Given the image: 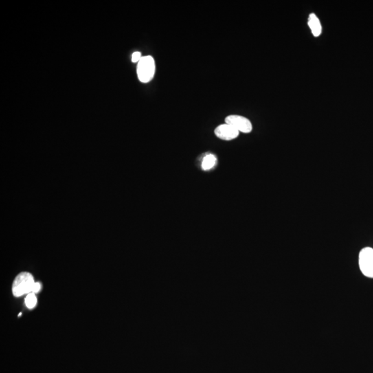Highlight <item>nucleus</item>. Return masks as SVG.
Masks as SVG:
<instances>
[{
	"mask_svg": "<svg viewBox=\"0 0 373 373\" xmlns=\"http://www.w3.org/2000/svg\"><path fill=\"white\" fill-rule=\"evenodd\" d=\"M155 71V61L152 56L143 57L138 63V77L143 83L150 82L154 78Z\"/></svg>",
	"mask_w": 373,
	"mask_h": 373,
	"instance_id": "2",
	"label": "nucleus"
},
{
	"mask_svg": "<svg viewBox=\"0 0 373 373\" xmlns=\"http://www.w3.org/2000/svg\"><path fill=\"white\" fill-rule=\"evenodd\" d=\"M142 58L143 57L141 56V52H134L133 54H132V62H134V63H137V62L139 63L140 60H141Z\"/></svg>",
	"mask_w": 373,
	"mask_h": 373,
	"instance_id": "9",
	"label": "nucleus"
},
{
	"mask_svg": "<svg viewBox=\"0 0 373 373\" xmlns=\"http://www.w3.org/2000/svg\"><path fill=\"white\" fill-rule=\"evenodd\" d=\"M42 289V285L40 282H36L33 287L32 293H38Z\"/></svg>",
	"mask_w": 373,
	"mask_h": 373,
	"instance_id": "10",
	"label": "nucleus"
},
{
	"mask_svg": "<svg viewBox=\"0 0 373 373\" xmlns=\"http://www.w3.org/2000/svg\"><path fill=\"white\" fill-rule=\"evenodd\" d=\"M308 26H309L310 30L312 35L315 37L321 36L322 33V27L320 20L318 18L315 14H311L308 17Z\"/></svg>",
	"mask_w": 373,
	"mask_h": 373,
	"instance_id": "6",
	"label": "nucleus"
},
{
	"mask_svg": "<svg viewBox=\"0 0 373 373\" xmlns=\"http://www.w3.org/2000/svg\"><path fill=\"white\" fill-rule=\"evenodd\" d=\"M225 123L230 125L238 132L249 134L253 131V124L247 117L238 115H230L226 117Z\"/></svg>",
	"mask_w": 373,
	"mask_h": 373,
	"instance_id": "4",
	"label": "nucleus"
},
{
	"mask_svg": "<svg viewBox=\"0 0 373 373\" xmlns=\"http://www.w3.org/2000/svg\"><path fill=\"white\" fill-rule=\"evenodd\" d=\"M359 265L361 273L368 278H373V249L365 247L360 252Z\"/></svg>",
	"mask_w": 373,
	"mask_h": 373,
	"instance_id": "3",
	"label": "nucleus"
},
{
	"mask_svg": "<svg viewBox=\"0 0 373 373\" xmlns=\"http://www.w3.org/2000/svg\"><path fill=\"white\" fill-rule=\"evenodd\" d=\"M36 283L31 273H22L15 279L12 286L13 295L16 297H22L25 294L32 293L33 287Z\"/></svg>",
	"mask_w": 373,
	"mask_h": 373,
	"instance_id": "1",
	"label": "nucleus"
},
{
	"mask_svg": "<svg viewBox=\"0 0 373 373\" xmlns=\"http://www.w3.org/2000/svg\"><path fill=\"white\" fill-rule=\"evenodd\" d=\"M216 159L212 154H209L205 156L202 162V168L204 170H209L213 168L216 165Z\"/></svg>",
	"mask_w": 373,
	"mask_h": 373,
	"instance_id": "7",
	"label": "nucleus"
},
{
	"mask_svg": "<svg viewBox=\"0 0 373 373\" xmlns=\"http://www.w3.org/2000/svg\"><path fill=\"white\" fill-rule=\"evenodd\" d=\"M37 302H38V300H37V297L35 293H29L26 297L25 304L29 309L34 308L36 306Z\"/></svg>",
	"mask_w": 373,
	"mask_h": 373,
	"instance_id": "8",
	"label": "nucleus"
},
{
	"mask_svg": "<svg viewBox=\"0 0 373 373\" xmlns=\"http://www.w3.org/2000/svg\"><path fill=\"white\" fill-rule=\"evenodd\" d=\"M214 133L218 139L227 141H232L239 135V132L236 129L227 123L218 126L215 130Z\"/></svg>",
	"mask_w": 373,
	"mask_h": 373,
	"instance_id": "5",
	"label": "nucleus"
}]
</instances>
